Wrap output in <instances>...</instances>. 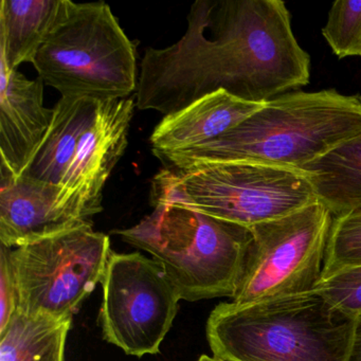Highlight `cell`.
I'll use <instances>...</instances> for the list:
<instances>
[{"label": "cell", "instance_id": "1", "mask_svg": "<svg viewBox=\"0 0 361 361\" xmlns=\"http://www.w3.org/2000/svg\"><path fill=\"white\" fill-rule=\"evenodd\" d=\"M290 20L281 0H197L178 42L145 50L137 109L172 115L219 90L266 103L307 85L310 58Z\"/></svg>", "mask_w": 361, "mask_h": 361}, {"label": "cell", "instance_id": "2", "mask_svg": "<svg viewBox=\"0 0 361 361\" xmlns=\"http://www.w3.org/2000/svg\"><path fill=\"white\" fill-rule=\"evenodd\" d=\"M361 135V96L335 90L288 92L219 138L156 156L164 168L247 161L299 170Z\"/></svg>", "mask_w": 361, "mask_h": 361}, {"label": "cell", "instance_id": "3", "mask_svg": "<svg viewBox=\"0 0 361 361\" xmlns=\"http://www.w3.org/2000/svg\"><path fill=\"white\" fill-rule=\"evenodd\" d=\"M354 318L316 291L251 304L221 303L207 321L224 361H345Z\"/></svg>", "mask_w": 361, "mask_h": 361}, {"label": "cell", "instance_id": "4", "mask_svg": "<svg viewBox=\"0 0 361 361\" xmlns=\"http://www.w3.org/2000/svg\"><path fill=\"white\" fill-rule=\"evenodd\" d=\"M116 233L159 262L181 300L233 298L252 240L250 228L178 204H154Z\"/></svg>", "mask_w": 361, "mask_h": 361}, {"label": "cell", "instance_id": "5", "mask_svg": "<svg viewBox=\"0 0 361 361\" xmlns=\"http://www.w3.org/2000/svg\"><path fill=\"white\" fill-rule=\"evenodd\" d=\"M62 97L99 101L137 92V48L105 3L62 0L51 31L32 61Z\"/></svg>", "mask_w": 361, "mask_h": 361}, {"label": "cell", "instance_id": "6", "mask_svg": "<svg viewBox=\"0 0 361 361\" xmlns=\"http://www.w3.org/2000/svg\"><path fill=\"white\" fill-rule=\"evenodd\" d=\"M151 198L249 228L318 202L301 171L247 161L164 168L153 178Z\"/></svg>", "mask_w": 361, "mask_h": 361}, {"label": "cell", "instance_id": "7", "mask_svg": "<svg viewBox=\"0 0 361 361\" xmlns=\"http://www.w3.org/2000/svg\"><path fill=\"white\" fill-rule=\"evenodd\" d=\"M136 101L62 98L29 166L35 178L102 204L107 179L128 147Z\"/></svg>", "mask_w": 361, "mask_h": 361}, {"label": "cell", "instance_id": "8", "mask_svg": "<svg viewBox=\"0 0 361 361\" xmlns=\"http://www.w3.org/2000/svg\"><path fill=\"white\" fill-rule=\"evenodd\" d=\"M111 240L92 225L30 243L11 250L18 310L27 314L66 318L102 282Z\"/></svg>", "mask_w": 361, "mask_h": 361}, {"label": "cell", "instance_id": "9", "mask_svg": "<svg viewBox=\"0 0 361 361\" xmlns=\"http://www.w3.org/2000/svg\"><path fill=\"white\" fill-rule=\"evenodd\" d=\"M331 221L329 209L317 202L250 227L252 240L232 302L243 305L314 291Z\"/></svg>", "mask_w": 361, "mask_h": 361}, {"label": "cell", "instance_id": "10", "mask_svg": "<svg viewBox=\"0 0 361 361\" xmlns=\"http://www.w3.org/2000/svg\"><path fill=\"white\" fill-rule=\"evenodd\" d=\"M102 285L104 339L132 356L158 354L181 300L159 262L140 252H111Z\"/></svg>", "mask_w": 361, "mask_h": 361}, {"label": "cell", "instance_id": "11", "mask_svg": "<svg viewBox=\"0 0 361 361\" xmlns=\"http://www.w3.org/2000/svg\"><path fill=\"white\" fill-rule=\"evenodd\" d=\"M102 210L82 194L0 166V242L9 248L92 225Z\"/></svg>", "mask_w": 361, "mask_h": 361}, {"label": "cell", "instance_id": "12", "mask_svg": "<svg viewBox=\"0 0 361 361\" xmlns=\"http://www.w3.org/2000/svg\"><path fill=\"white\" fill-rule=\"evenodd\" d=\"M44 84L0 62L1 166L16 177L30 166L54 121V109L44 105Z\"/></svg>", "mask_w": 361, "mask_h": 361}, {"label": "cell", "instance_id": "13", "mask_svg": "<svg viewBox=\"0 0 361 361\" xmlns=\"http://www.w3.org/2000/svg\"><path fill=\"white\" fill-rule=\"evenodd\" d=\"M265 103L247 102L224 90L196 101L178 113L164 116L152 134L155 156L192 149L223 136Z\"/></svg>", "mask_w": 361, "mask_h": 361}, {"label": "cell", "instance_id": "14", "mask_svg": "<svg viewBox=\"0 0 361 361\" xmlns=\"http://www.w3.org/2000/svg\"><path fill=\"white\" fill-rule=\"evenodd\" d=\"M299 170L333 217L361 208V135Z\"/></svg>", "mask_w": 361, "mask_h": 361}, {"label": "cell", "instance_id": "15", "mask_svg": "<svg viewBox=\"0 0 361 361\" xmlns=\"http://www.w3.org/2000/svg\"><path fill=\"white\" fill-rule=\"evenodd\" d=\"M62 0H3L0 62L10 71L32 63L51 31Z\"/></svg>", "mask_w": 361, "mask_h": 361}, {"label": "cell", "instance_id": "16", "mask_svg": "<svg viewBox=\"0 0 361 361\" xmlns=\"http://www.w3.org/2000/svg\"><path fill=\"white\" fill-rule=\"evenodd\" d=\"M73 318L16 310L0 331V361H64Z\"/></svg>", "mask_w": 361, "mask_h": 361}, {"label": "cell", "instance_id": "17", "mask_svg": "<svg viewBox=\"0 0 361 361\" xmlns=\"http://www.w3.org/2000/svg\"><path fill=\"white\" fill-rule=\"evenodd\" d=\"M359 266H361V208L333 217L321 280Z\"/></svg>", "mask_w": 361, "mask_h": 361}, {"label": "cell", "instance_id": "18", "mask_svg": "<svg viewBox=\"0 0 361 361\" xmlns=\"http://www.w3.org/2000/svg\"><path fill=\"white\" fill-rule=\"evenodd\" d=\"M322 35L338 59L361 56V0L335 1Z\"/></svg>", "mask_w": 361, "mask_h": 361}, {"label": "cell", "instance_id": "19", "mask_svg": "<svg viewBox=\"0 0 361 361\" xmlns=\"http://www.w3.org/2000/svg\"><path fill=\"white\" fill-rule=\"evenodd\" d=\"M314 291L334 308L355 318L361 312V266L322 279Z\"/></svg>", "mask_w": 361, "mask_h": 361}, {"label": "cell", "instance_id": "20", "mask_svg": "<svg viewBox=\"0 0 361 361\" xmlns=\"http://www.w3.org/2000/svg\"><path fill=\"white\" fill-rule=\"evenodd\" d=\"M12 248L1 245L0 250V331L8 324L18 310V291L12 269Z\"/></svg>", "mask_w": 361, "mask_h": 361}, {"label": "cell", "instance_id": "21", "mask_svg": "<svg viewBox=\"0 0 361 361\" xmlns=\"http://www.w3.org/2000/svg\"><path fill=\"white\" fill-rule=\"evenodd\" d=\"M345 361H361V312L354 318L352 337Z\"/></svg>", "mask_w": 361, "mask_h": 361}, {"label": "cell", "instance_id": "22", "mask_svg": "<svg viewBox=\"0 0 361 361\" xmlns=\"http://www.w3.org/2000/svg\"><path fill=\"white\" fill-rule=\"evenodd\" d=\"M197 361H224L221 360V359L215 358V357L207 356V355H202L198 358Z\"/></svg>", "mask_w": 361, "mask_h": 361}]
</instances>
